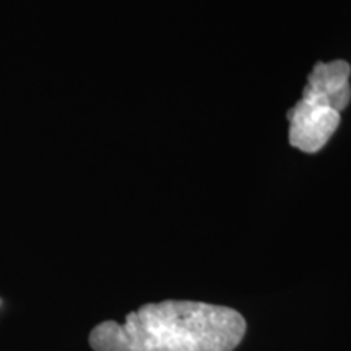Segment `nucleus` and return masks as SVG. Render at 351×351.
Instances as JSON below:
<instances>
[{
	"mask_svg": "<svg viewBox=\"0 0 351 351\" xmlns=\"http://www.w3.org/2000/svg\"><path fill=\"white\" fill-rule=\"evenodd\" d=\"M247 322L236 309L197 301H161L106 320L90 333L95 351H232Z\"/></svg>",
	"mask_w": 351,
	"mask_h": 351,
	"instance_id": "nucleus-1",
	"label": "nucleus"
},
{
	"mask_svg": "<svg viewBox=\"0 0 351 351\" xmlns=\"http://www.w3.org/2000/svg\"><path fill=\"white\" fill-rule=\"evenodd\" d=\"M351 67L345 60L317 62L307 77L301 99L288 111V140L298 150L317 153L335 134L341 111L351 99Z\"/></svg>",
	"mask_w": 351,
	"mask_h": 351,
	"instance_id": "nucleus-2",
	"label": "nucleus"
}]
</instances>
